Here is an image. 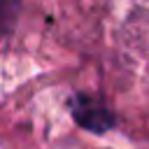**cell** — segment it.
<instances>
[{"instance_id": "obj_1", "label": "cell", "mask_w": 149, "mask_h": 149, "mask_svg": "<svg viewBox=\"0 0 149 149\" xmlns=\"http://www.w3.org/2000/svg\"><path fill=\"white\" fill-rule=\"evenodd\" d=\"M72 114H74V121L91 130V133H107L112 126H114V114L98 100L93 98H86V95H79L72 105Z\"/></svg>"}]
</instances>
